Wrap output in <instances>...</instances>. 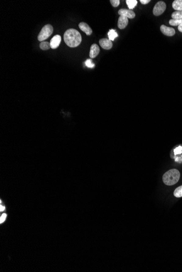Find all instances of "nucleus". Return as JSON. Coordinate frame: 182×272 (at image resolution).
I'll list each match as a JSON object with an SVG mask.
<instances>
[{
  "instance_id": "f257e3e1",
  "label": "nucleus",
  "mask_w": 182,
  "mask_h": 272,
  "mask_svg": "<svg viewBox=\"0 0 182 272\" xmlns=\"http://www.w3.org/2000/svg\"><path fill=\"white\" fill-rule=\"evenodd\" d=\"M64 40L67 46L70 47H76L81 43L82 36L77 29L70 28L64 32Z\"/></svg>"
},
{
  "instance_id": "f03ea898",
  "label": "nucleus",
  "mask_w": 182,
  "mask_h": 272,
  "mask_svg": "<svg viewBox=\"0 0 182 272\" xmlns=\"http://www.w3.org/2000/svg\"><path fill=\"white\" fill-rule=\"evenodd\" d=\"M180 172L176 169H172L167 171L162 176V181L164 183L168 186L174 185L180 180Z\"/></svg>"
},
{
  "instance_id": "7ed1b4c3",
  "label": "nucleus",
  "mask_w": 182,
  "mask_h": 272,
  "mask_svg": "<svg viewBox=\"0 0 182 272\" xmlns=\"http://www.w3.org/2000/svg\"><path fill=\"white\" fill-rule=\"evenodd\" d=\"M54 31L53 27L50 24H48L44 26L42 28L40 33H39L38 36V40L39 41L43 42V41L45 40L46 39L49 38V36L52 34Z\"/></svg>"
},
{
  "instance_id": "20e7f679",
  "label": "nucleus",
  "mask_w": 182,
  "mask_h": 272,
  "mask_svg": "<svg viewBox=\"0 0 182 272\" xmlns=\"http://www.w3.org/2000/svg\"><path fill=\"white\" fill-rule=\"evenodd\" d=\"M166 8V5L164 1H159L154 6L153 13L155 16H159L164 13Z\"/></svg>"
},
{
  "instance_id": "39448f33",
  "label": "nucleus",
  "mask_w": 182,
  "mask_h": 272,
  "mask_svg": "<svg viewBox=\"0 0 182 272\" xmlns=\"http://www.w3.org/2000/svg\"><path fill=\"white\" fill-rule=\"evenodd\" d=\"M160 31L162 33L164 34L165 36H174L176 33L175 30L173 28L167 27L166 26L162 25L160 27Z\"/></svg>"
},
{
  "instance_id": "423d86ee",
  "label": "nucleus",
  "mask_w": 182,
  "mask_h": 272,
  "mask_svg": "<svg viewBox=\"0 0 182 272\" xmlns=\"http://www.w3.org/2000/svg\"><path fill=\"white\" fill-rule=\"evenodd\" d=\"M118 14L120 16H124L128 19H134L135 17V13L134 11L124 8L119 10Z\"/></svg>"
},
{
  "instance_id": "0eeeda50",
  "label": "nucleus",
  "mask_w": 182,
  "mask_h": 272,
  "mask_svg": "<svg viewBox=\"0 0 182 272\" xmlns=\"http://www.w3.org/2000/svg\"><path fill=\"white\" fill-rule=\"evenodd\" d=\"M99 45L104 50H110L112 47L113 44L111 41L106 38L101 39L99 41Z\"/></svg>"
},
{
  "instance_id": "6e6552de",
  "label": "nucleus",
  "mask_w": 182,
  "mask_h": 272,
  "mask_svg": "<svg viewBox=\"0 0 182 272\" xmlns=\"http://www.w3.org/2000/svg\"><path fill=\"white\" fill-rule=\"evenodd\" d=\"M100 52V48L98 45L97 44H92L91 48H90V57L91 58H95L97 56L98 54Z\"/></svg>"
},
{
  "instance_id": "1a4fd4ad",
  "label": "nucleus",
  "mask_w": 182,
  "mask_h": 272,
  "mask_svg": "<svg viewBox=\"0 0 182 272\" xmlns=\"http://www.w3.org/2000/svg\"><path fill=\"white\" fill-rule=\"evenodd\" d=\"M61 42V36L59 35H56L50 41V46L52 49H56L59 46Z\"/></svg>"
},
{
  "instance_id": "9d476101",
  "label": "nucleus",
  "mask_w": 182,
  "mask_h": 272,
  "mask_svg": "<svg viewBox=\"0 0 182 272\" xmlns=\"http://www.w3.org/2000/svg\"><path fill=\"white\" fill-rule=\"evenodd\" d=\"M128 18H127L124 16H120L118 19V28L121 29H124L128 25Z\"/></svg>"
},
{
  "instance_id": "9b49d317",
  "label": "nucleus",
  "mask_w": 182,
  "mask_h": 272,
  "mask_svg": "<svg viewBox=\"0 0 182 272\" xmlns=\"http://www.w3.org/2000/svg\"><path fill=\"white\" fill-rule=\"evenodd\" d=\"M80 29L84 32H85L87 36H91L92 33V30L87 23L82 22L79 25Z\"/></svg>"
},
{
  "instance_id": "f8f14e48",
  "label": "nucleus",
  "mask_w": 182,
  "mask_h": 272,
  "mask_svg": "<svg viewBox=\"0 0 182 272\" xmlns=\"http://www.w3.org/2000/svg\"><path fill=\"white\" fill-rule=\"evenodd\" d=\"M172 7L177 11H182V0H175L172 3Z\"/></svg>"
},
{
  "instance_id": "ddd939ff",
  "label": "nucleus",
  "mask_w": 182,
  "mask_h": 272,
  "mask_svg": "<svg viewBox=\"0 0 182 272\" xmlns=\"http://www.w3.org/2000/svg\"><path fill=\"white\" fill-rule=\"evenodd\" d=\"M108 34V36H109V39L111 41H114L115 39L116 38H117V37H118V34L116 32L115 30L113 29H111L109 30Z\"/></svg>"
},
{
  "instance_id": "4468645a",
  "label": "nucleus",
  "mask_w": 182,
  "mask_h": 272,
  "mask_svg": "<svg viewBox=\"0 0 182 272\" xmlns=\"http://www.w3.org/2000/svg\"><path fill=\"white\" fill-rule=\"evenodd\" d=\"M126 3L128 5L129 9L131 10L136 7L137 4V1L136 0H126Z\"/></svg>"
},
{
  "instance_id": "2eb2a0df",
  "label": "nucleus",
  "mask_w": 182,
  "mask_h": 272,
  "mask_svg": "<svg viewBox=\"0 0 182 272\" xmlns=\"http://www.w3.org/2000/svg\"><path fill=\"white\" fill-rule=\"evenodd\" d=\"M39 47L43 50H48L50 48H51L50 46V43L48 42V41H43L41 42V43L39 44Z\"/></svg>"
},
{
  "instance_id": "dca6fc26",
  "label": "nucleus",
  "mask_w": 182,
  "mask_h": 272,
  "mask_svg": "<svg viewBox=\"0 0 182 272\" xmlns=\"http://www.w3.org/2000/svg\"><path fill=\"white\" fill-rule=\"evenodd\" d=\"M182 23V19H171L169 21V24L173 26H178Z\"/></svg>"
},
{
  "instance_id": "f3484780",
  "label": "nucleus",
  "mask_w": 182,
  "mask_h": 272,
  "mask_svg": "<svg viewBox=\"0 0 182 272\" xmlns=\"http://www.w3.org/2000/svg\"><path fill=\"white\" fill-rule=\"evenodd\" d=\"M172 19H182V11H176L172 13Z\"/></svg>"
},
{
  "instance_id": "a211bd4d",
  "label": "nucleus",
  "mask_w": 182,
  "mask_h": 272,
  "mask_svg": "<svg viewBox=\"0 0 182 272\" xmlns=\"http://www.w3.org/2000/svg\"><path fill=\"white\" fill-rule=\"evenodd\" d=\"M174 196L177 198L182 197V185L178 187L174 191Z\"/></svg>"
},
{
  "instance_id": "6ab92c4d",
  "label": "nucleus",
  "mask_w": 182,
  "mask_h": 272,
  "mask_svg": "<svg viewBox=\"0 0 182 272\" xmlns=\"http://www.w3.org/2000/svg\"><path fill=\"white\" fill-rule=\"evenodd\" d=\"M85 64H86V66L89 68H93V67H94V66H95V65L93 63L92 59H87V60L85 61Z\"/></svg>"
},
{
  "instance_id": "aec40b11",
  "label": "nucleus",
  "mask_w": 182,
  "mask_h": 272,
  "mask_svg": "<svg viewBox=\"0 0 182 272\" xmlns=\"http://www.w3.org/2000/svg\"><path fill=\"white\" fill-rule=\"evenodd\" d=\"M110 3L113 7H118V5H120V0H111Z\"/></svg>"
},
{
  "instance_id": "412c9836",
  "label": "nucleus",
  "mask_w": 182,
  "mask_h": 272,
  "mask_svg": "<svg viewBox=\"0 0 182 272\" xmlns=\"http://www.w3.org/2000/svg\"><path fill=\"white\" fill-rule=\"evenodd\" d=\"M174 153L175 155L180 154L182 153V146H179V147H178L176 148H175L174 150Z\"/></svg>"
},
{
  "instance_id": "4be33fe9",
  "label": "nucleus",
  "mask_w": 182,
  "mask_h": 272,
  "mask_svg": "<svg viewBox=\"0 0 182 272\" xmlns=\"http://www.w3.org/2000/svg\"><path fill=\"white\" fill-rule=\"evenodd\" d=\"M6 217H7V215H6V214H3L2 215V216L1 217V221H0V223H2L3 222L5 221Z\"/></svg>"
},
{
  "instance_id": "5701e85b",
  "label": "nucleus",
  "mask_w": 182,
  "mask_h": 272,
  "mask_svg": "<svg viewBox=\"0 0 182 272\" xmlns=\"http://www.w3.org/2000/svg\"><path fill=\"white\" fill-rule=\"evenodd\" d=\"M140 2L142 4V5H147L148 3L151 2V0H140Z\"/></svg>"
},
{
  "instance_id": "b1692460",
  "label": "nucleus",
  "mask_w": 182,
  "mask_h": 272,
  "mask_svg": "<svg viewBox=\"0 0 182 272\" xmlns=\"http://www.w3.org/2000/svg\"><path fill=\"white\" fill-rule=\"evenodd\" d=\"M178 29L180 32L182 33V23L178 26Z\"/></svg>"
},
{
  "instance_id": "393cba45",
  "label": "nucleus",
  "mask_w": 182,
  "mask_h": 272,
  "mask_svg": "<svg viewBox=\"0 0 182 272\" xmlns=\"http://www.w3.org/2000/svg\"><path fill=\"white\" fill-rule=\"evenodd\" d=\"M5 208L4 206H2V205H1V208H0L1 211H4V210H5Z\"/></svg>"
}]
</instances>
